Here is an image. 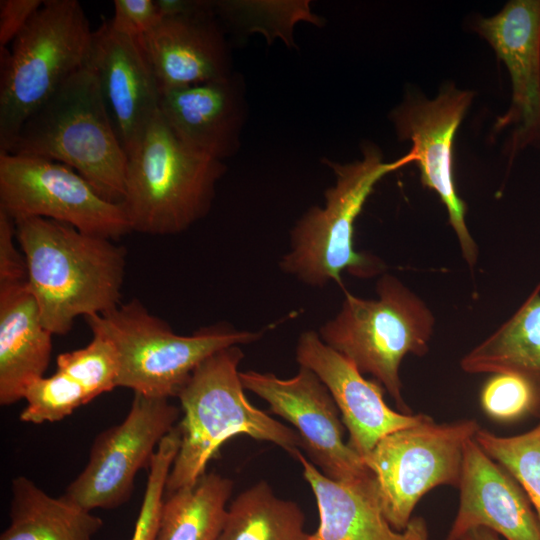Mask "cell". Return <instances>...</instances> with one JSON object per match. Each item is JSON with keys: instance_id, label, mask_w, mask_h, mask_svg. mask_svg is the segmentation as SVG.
Segmentation results:
<instances>
[{"instance_id": "cell-1", "label": "cell", "mask_w": 540, "mask_h": 540, "mask_svg": "<svg viewBox=\"0 0 540 540\" xmlns=\"http://www.w3.org/2000/svg\"><path fill=\"white\" fill-rule=\"evenodd\" d=\"M15 225L28 288L53 335L67 334L79 316L102 314L121 304L125 248L48 218Z\"/></svg>"}, {"instance_id": "cell-2", "label": "cell", "mask_w": 540, "mask_h": 540, "mask_svg": "<svg viewBox=\"0 0 540 540\" xmlns=\"http://www.w3.org/2000/svg\"><path fill=\"white\" fill-rule=\"evenodd\" d=\"M243 357L239 346L219 350L193 371L179 391L183 417L177 427L181 440L166 494L193 486L222 444L236 435L272 442L292 456L300 450L301 440L294 429L246 398L238 370Z\"/></svg>"}, {"instance_id": "cell-3", "label": "cell", "mask_w": 540, "mask_h": 540, "mask_svg": "<svg viewBox=\"0 0 540 540\" xmlns=\"http://www.w3.org/2000/svg\"><path fill=\"white\" fill-rule=\"evenodd\" d=\"M9 154L64 164L122 204L128 157L95 75L83 67L25 121Z\"/></svg>"}, {"instance_id": "cell-4", "label": "cell", "mask_w": 540, "mask_h": 540, "mask_svg": "<svg viewBox=\"0 0 540 540\" xmlns=\"http://www.w3.org/2000/svg\"><path fill=\"white\" fill-rule=\"evenodd\" d=\"M362 159L338 163L324 159L335 174V184L325 193V205L313 206L290 233V247L281 270L310 287L331 282L342 285V273L371 278L384 271L378 257L354 249V223L376 184L386 175L416 162L411 151L386 162L378 147L365 143Z\"/></svg>"}, {"instance_id": "cell-5", "label": "cell", "mask_w": 540, "mask_h": 540, "mask_svg": "<svg viewBox=\"0 0 540 540\" xmlns=\"http://www.w3.org/2000/svg\"><path fill=\"white\" fill-rule=\"evenodd\" d=\"M377 299L345 292L339 312L319 329L321 340L370 374L401 413L412 414L402 395L400 366L408 354L425 355L435 317L427 304L399 278L383 273Z\"/></svg>"}, {"instance_id": "cell-6", "label": "cell", "mask_w": 540, "mask_h": 540, "mask_svg": "<svg viewBox=\"0 0 540 540\" xmlns=\"http://www.w3.org/2000/svg\"><path fill=\"white\" fill-rule=\"evenodd\" d=\"M225 171L223 161L185 145L158 112L128 156L122 204L132 231H186L209 212Z\"/></svg>"}, {"instance_id": "cell-7", "label": "cell", "mask_w": 540, "mask_h": 540, "mask_svg": "<svg viewBox=\"0 0 540 540\" xmlns=\"http://www.w3.org/2000/svg\"><path fill=\"white\" fill-rule=\"evenodd\" d=\"M92 334L114 346L117 387L151 397H177L193 371L209 356L231 346L249 344L262 332L236 330L227 324L202 327L180 335L138 299L85 318Z\"/></svg>"}, {"instance_id": "cell-8", "label": "cell", "mask_w": 540, "mask_h": 540, "mask_svg": "<svg viewBox=\"0 0 540 540\" xmlns=\"http://www.w3.org/2000/svg\"><path fill=\"white\" fill-rule=\"evenodd\" d=\"M93 31L77 0H45L12 42L0 48V152L25 121L85 66Z\"/></svg>"}, {"instance_id": "cell-9", "label": "cell", "mask_w": 540, "mask_h": 540, "mask_svg": "<svg viewBox=\"0 0 540 540\" xmlns=\"http://www.w3.org/2000/svg\"><path fill=\"white\" fill-rule=\"evenodd\" d=\"M479 429L474 419L436 423L429 416L383 437L363 459L393 529H406L415 506L431 489L459 487L465 443Z\"/></svg>"}, {"instance_id": "cell-10", "label": "cell", "mask_w": 540, "mask_h": 540, "mask_svg": "<svg viewBox=\"0 0 540 540\" xmlns=\"http://www.w3.org/2000/svg\"><path fill=\"white\" fill-rule=\"evenodd\" d=\"M0 210L14 223L48 218L110 240L132 231L123 204L103 198L74 169L38 157L0 152Z\"/></svg>"}, {"instance_id": "cell-11", "label": "cell", "mask_w": 540, "mask_h": 540, "mask_svg": "<svg viewBox=\"0 0 540 540\" xmlns=\"http://www.w3.org/2000/svg\"><path fill=\"white\" fill-rule=\"evenodd\" d=\"M181 409L168 398L134 394L126 418L94 439L82 472L67 486V499L92 511L114 509L131 497L140 469L148 468Z\"/></svg>"}, {"instance_id": "cell-12", "label": "cell", "mask_w": 540, "mask_h": 540, "mask_svg": "<svg viewBox=\"0 0 540 540\" xmlns=\"http://www.w3.org/2000/svg\"><path fill=\"white\" fill-rule=\"evenodd\" d=\"M474 95L473 91L448 83L433 99L407 93L390 113L398 139L412 143L410 151L415 156L422 184L433 190L444 204L470 268L477 263L479 251L466 224L467 205L459 197L454 181L453 143Z\"/></svg>"}, {"instance_id": "cell-13", "label": "cell", "mask_w": 540, "mask_h": 540, "mask_svg": "<svg viewBox=\"0 0 540 540\" xmlns=\"http://www.w3.org/2000/svg\"><path fill=\"white\" fill-rule=\"evenodd\" d=\"M245 389L266 401L271 412L293 425L309 461L326 477L358 481L373 477L362 458L344 441L340 411L327 387L310 369L299 366L291 378L273 373L240 372Z\"/></svg>"}, {"instance_id": "cell-14", "label": "cell", "mask_w": 540, "mask_h": 540, "mask_svg": "<svg viewBox=\"0 0 540 540\" xmlns=\"http://www.w3.org/2000/svg\"><path fill=\"white\" fill-rule=\"evenodd\" d=\"M472 29L484 38L511 79L508 110L494 132L511 127L506 150L511 163L528 146L540 147V0H511L494 16H479Z\"/></svg>"}, {"instance_id": "cell-15", "label": "cell", "mask_w": 540, "mask_h": 540, "mask_svg": "<svg viewBox=\"0 0 540 540\" xmlns=\"http://www.w3.org/2000/svg\"><path fill=\"white\" fill-rule=\"evenodd\" d=\"M96 77L127 157L159 112L161 89L140 40L104 22L93 31L85 62Z\"/></svg>"}, {"instance_id": "cell-16", "label": "cell", "mask_w": 540, "mask_h": 540, "mask_svg": "<svg viewBox=\"0 0 540 540\" xmlns=\"http://www.w3.org/2000/svg\"><path fill=\"white\" fill-rule=\"evenodd\" d=\"M296 360L299 366L312 370L329 390L349 432L348 445L362 460L383 437L429 417L391 409L383 398L384 388L377 381L367 380L313 330L300 334Z\"/></svg>"}, {"instance_id": "cell-17", "label": "cell", "mask_w": 540, "mask_h": 540, "mask_svg": "<svg viewBox=\"0 0 540 540\" xmlns=\"http://www.w3.org/2000/svg\"><path fill=\"white\" fill-rule=\"evenodd\" d=\"M457 514L446 540L487 528L505 540H540V521L525 491L469 439L464 446Z\"/></svg>"}, {"instance_id": "cell-18", "label": "cell", "mask_w": 540, "mask_h": 540, "mask_svg": "<svg viewBox=\"0 0 540 540\" xmlns=\"http://www.w3.org/2000/svg\"><path fill=\"white\" fill-rule=\"evenodd\" d=\"M244 82L237 74L161 91L159 112L192 150L223 161L237 153L246 118Z\"/></svg>"}, {"instance_id": "cell-19", "label": "cell", "mask_w": 540, "mask_h": 540, "mask_svg": "<svg viewBox=\"0 0 540 540\" xmlns=\"http://www.w3.org/2000/svg\"><path fill=\"white\" fill-rule=\"evenodd\" d=\"M161 91L233 74L229 48L213 8L160 18L140 39Z\"/></svg>"}, {"instance_id": "cell-20", "label": "cell", "mask_w": 540, "mask_h": 540, "mask_svg": "<svg viewBox=\"0 0 540 540\" xmlns=\"http://www.w3.org/2000/svg\"><path fill=\"white\" fill-rule=\"evenodd\" d=\"M295 458L309 483L318 507L319 525L309 540H429L422 518H412L403 531L386 520L374 476L358 481L326 477L300 450Z\"/></svg>"}, {"instance_id": "cell-21", "label": "cell", "mask_w": 540, "mask_h": 540, "mask_svg": "<svg viewBox=\"0 0 540 540\" xmlns=\"http://www.w3.org/2000/svg\"><path fill=\"white\" fill-rule=\"evenodd\" d=\"M56 372L34 381L26 390V406L19 419L25 423H54L80 406L117 387L119 364L113 344L93 334L83 348L61 353Z\"/></svg>"}, {"instance_id": "cell-22", "label": "cell", "mask_w": 540, "mask_h": 540, "mask_svg": "<svg viewBox=\"0 0 540 540\" xmlns=\"http://www.w3.org/2000/svg\"><path fill=\"white\" fill-rule=\"evenodd\" d=\"M53 334L44 326L27 281L0 283V404L24 399L44 377Z\"/></svg>"}, {"instance_id": "cell-23", "label": "cell", "mask_w": 540, "mask_h": 540, "mask_svg": "<svg viewBox=\"0 0 540 540\" xmlns=\"http://www.w3.org/2000/svg\"><path fill=\"white\" fill-rule=\"evenodd\" d=\"M460 366L470 374L523 377L534 390L540 418V282L508 320L463 356Z\"/></svg>"}, {"instance_id": "cell-24", "label": "cell", "mask_w": 540, "mask_h": 540, "mask_svg": "<svg viewBox=\"0 0 540 540\" xmlns=\"http://www.w3.org/2000/svg\"><path fill=\"white\" fill-rule=\"evenodd\" d=\"M102 526L92 511L17 476L11 482L9 525L0 540H92Z\"/></svg>"}, {"instance_id": "cell-25", "label": "cell", "mask_w": 540, "mask_h": 540, "mask_svg": "<svg viewBox=\"0 0 540 540\" xmlns=\"http://www.w3.org/2000/svg\"><path fill=\"white\" fill-rule=\"evenodd\" d=\"M232 490L231 479L210 472L193 486L166 494L155 540H217Z\"/></svg>"}, {"instance_id": "cell-26", "label": "cell", "mask_w": 540, "mask_h": 540, "mask_svg": "<svg viewBox=\"0 0 540 540\" xmlns=\"http://www.w3.org/2000/svg\"><path fill=\"white\" fill-rule=\"evenodd\" d=\"M299 505L279 498L266 481L241 492L230 504L217 540H309Z\"/></svg>"}, {"instance_id": "cell-27", "label": "cell", "mask_w": 540, "mask_h": 540, "mask_svg": "<svg viewBox=\"0 0 540 540\" xmlns=\"http://www.w3.org/2000/svg\"><path fill=\"white\" fill-rule=\"evenodd\" d=\"M214 11L228 25L242 31L261 32L268 42L280 38L294 45L293 27L306 21L320 26L324 20L312 13L308 1H214Z\"/></svg>"}, {"instance_id": "cell-28", "label": "cell", "mask_w": 540, "mask_h": 540, "mask_svg": "<svg viewBox=\"0 0 540 540\" xmlns=\"http://www.w3.org/2000/svg\"><path fill=\"white\" fill-rule=\"evenodd\" d=\"M474 439L519 483L540 521V423L523 434L509 437L480 428Z\"/></svg>"}, {"instance_id": "cell-29", "label": "cell", "mask_w": 540, "mask_h": 540, "mask_svg": "<svg viewBox=\"0 0 540 540\" xmlns=\"http://www.w3.org/2000/svg\"><path fill=\"white\" fill-rule=\"evenodd\" d=\"M159 444L148 469L142 504L131 540H155L167 479L180 447V432L174 427Z\"/></svg>"}, {"instance_id": "cell-30", "label": "cell", "mask_w": 540, "mask_h": 540, "mask_svg": "<svg viewBox=\"0 0 540 540\" xmlns=\"http://www.w3.org/2000/svg\"><path fill=\"white\" fill-rule=\"evenodd\" d=\"M480 402L485 413L498 421H514L536 414V396L521 376L497 373L482 388Z\"/></svg>"}, {"instance_id": "cell-31", "label": "cell", "mask_w": 540, "mask_h": 540, "mask_svg": "<svg viewBox=\"0 0 540 540\" xmlns=\"http://www.w3.org/2000/svg\"><path fill=\"white\" fill-rule=\"evenodd\" d=\"M109 24L118 33L140 39L160 20L155 0H115Z\"/></svg>"}, {"instance_id": "cell-32", "label": "cell", "mask_w": 540, "mask_h": 540, "mask_svg": "<svg viewBox=\"0 0 540 540\" xmlns=\"http://www.w3.org/2000/svg\"><path fill=\"white\" fill-rule=\"evenodd\" d=\"M14 239L16 225L0 210V283L27 281L26 260Z\"/></svg>"}, {"instance_id": "cell-33", "label": "cell", "mask_w": 540, "mask_h": 540, "mask_svg": "<svg viewBox=\"0 0 540 540\" xmlns=\"http://www.w3.org/2000/svg\"><path fill=\"white\" fill-rule=\"evenodd\" d=\"M43 2L42 0L0 1V48L14 41Z\"/></svg>"}, {"instance_id": "cell-34", "label": "cell", "mask_w": 540, "mask_h": 540, "mask_svg": "<svg viewBox=\"0 0 540 540\" xmlns=\"http://www.w3.org/2000/svg\"><path fill=\"white\" fill-rule=\"evenodd\" d=\"M160 18L187 16L213 8V1L203 0H155Z\"/></svg>"}, {"instance_id": "cell-35", "label": "cell", "mask_w": 540, "mask_h": 540, "mask_svg": "<svg viewBox=\"0 0 540 540\" xmlns=\"http://www.w3.org/2000/svg\"><path fill=\"white\" fill-rule=\"evenodd\" d=\"M461 540H500V538L490 529L476 528L469 531Z\"/></svg>"}]
</instances>
